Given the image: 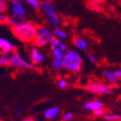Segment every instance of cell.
Masks as SVG:
<instances>
[{"label": "cell", "instance_id": "6da1fadb", "mask_svg": "<svg viewBox=\"0 0 121 121\" xmlns=\"http://www.w3.org/2000/svg\"><path fill=\"white\" fill-rule=\"evenodd\" d=\"M12 31L18 39L23 42L30 43L35 41L37 34V27L30 22L22 21L17 26L12 27Z\"/></svg>", "mask_w": 121, "mask_h": 121}, {"label": "cell", "instance_id": "7a4b0ae2", "mask_svg": "<svg viewBox=\"0 0 121 121\" xmlns=\"http://www.w3.org/2000/svg\"><path fill=\"white\" fill-rule=\"evenodd\" d=\"M61 63L63 68L73 73H76L81 70L82 66V59L76 51L68 50L64 54Z\"/></svg>", "mask_w": 121, "mask_h": 121}, {"label": "cell", "instance_id": "3957f363", "mask_svg": "<svg viewBox=\"0 0 121 121\" xmlns=\"http://www.w3.org/2000/svg\"><path fill=\"white\" fill-rule=\"evenodd\" d=\"M41 6L43 8L46 17H48L49 23L53 27L57 29V27H59L60 25V19L59 17L58 14L56 13L53 4L50 1H48V0H44V1H43Z\"/></svg>", "mask_w": 121, "mask_h": 121}, {"label": "cell", "instance_id": "277c9868", "mask_svg": "<svg viewBox=\"0 0 121 121\" xmlns=\"http://www.w3.org/2000/svg\"><path fill=\"white\" fill-rule=\"evenodd\" d=\"M53 37V34L49 30L45 27H39L37 28V34L34 42L39 47H43L47 44H49Z\"/></svg>", "mask_w": 121, "mask_h": 121}, {"label": "cell", "instance_id": "5b68a950", "mask_svg": "<svg viewBox=\"0 0 121 121\" xmlns=\"http://www.w3.org/2000/svg\"><path fill=\"white\" fill-rule=\"evenodd\" d=\"M11 17L17 20L23 21L26 16V9L21 0H11L10 4Z\"/></svg>", "mask_w": 121, "mask_h": 121}, {"label": "cell", "instance_id": "8992f818", "mask_svg": "<svg viewBox=\"0 0 121 121\" xmlns=\"http://www.w3.org/2000/svg\"><path fill=\"white\" fill-rule=\"evenodd\" d=\"M86 90L92 93H99V94H112L113 88L105 84L99 82H91L86 86Z\"/></svg>", "mask_w": 121, "mask_h": 121}, {"label": "cell", "instance_id": "52a82bcc", "mask_svg": "<svg viewBox=\"0 0 121 121\" xmlns=\"http://www.w3.org/2000/svg\"><path fill=\"white\" fill-rule=\"evenodd\" d=\"M9 61H10V65L12 66V67H15V68L35 69V66L33 65L32 63L29 62V61L25 60L23 58H22L19 54H11L10 56L9 57Z\"/></svg>", "mask_w": 121, "mask_h": 121}, {"label": "cell", "instance_id": "ba28073f", "mask_svg": "<svg viewBox=\"0 0 121 121\" xmlns=\"http://www.w3.org/2000/svg\"><path fill=\"white\" fill-rule=\"evenodd\" d=\"M14 45L10 43V41L0 36V50L1 54L4 56H10L11 52L14 50Z\"/></svg>", "mask_w": 121, "mask_h": 121}, {"label": "cell", "instance_id": "9c48e42d", "mask_svg": "<svg viewBox=\"0 0 121 121\" xmlns=\"http://www.w3.org/2000/svg\"><path fill=\"white\" fill-rule=\"evenodd\" d=\"M30 59L31 60L32 64L34 65V64H40V63H42L44 60L45 57H44V55L43 53H41L37 48H33L30 50Z\"/></svg>", "mask_w": 121, "mask_h": 121}, {"label": "cell", "instance_id": "30bf717a", "mask_svg": "<svg viewBox=\"0 0 121 121\" xmlns=\"http://www.w3.org/2000/svg\"><path fill=\"white\" fill-rule=\"evenodd\" d=\"M104 103L102 101L99 100H93V101H88V102H86V103L83 105V108L86 109V110H88V111H95V110H98V109L103 108Z\"/></svg>", "mask_w": 121, "mask_h": 121}, {"label": "cell", "instance_id": "8fae6325", "mask_svg": "<svg viewBox=\"0 0 121 121\" xmlns=\"http://www.w3.org/2000/svg\"><path fill=\"white\" fill-rule=\"evenodd\" d=\"M59 113H60V109L57 106H52L43 112V116L47 119H52L58 116Z\"/></svg>", "mask_w": 121, "mask_h": 121}, {"label": "cell", "instance_id": "7c38bea8", "mask_svg": "<svg viewBox=\"0 0 121 121\" xmlns=\"http://www.w3.org/2000/svg\"><path fill=\"white\" fill-rule=\"evenodd\" d=\"M102 73H103V77L106 79L110 84L116 83L117 81H118V80L115 78V76H114L113 71L109 70V69H105V70H103Z\"/></svg>", "mask_w": 121, "mask_h": 121}, {"label": "cell", "instance_id": "4fadbf2b", "mask_svg": "<svg viewBox=\"0 0 121 121\" xmlns=\"http://www.w3.org/2000/svg\"><path fill=\"white\" fill-rule=\"evenodd\" d=\"M74 44L79 49H81V50H86L87 47H88V44L86 43V41L81 37L76 38L74 40Z\"/></svg>", "mask_w": 121, "mask_h": 121}, {"label": "cell", "instance_id": "5bb4252c", "mask_svg": "<svg viewBox=\"0 0 121 121\" xmlns=\"http://www.w3.org/2000/svg\"><path fill=\"white\" fill-rule=\"evenodd\" d=\"M102 117L106 121H117L121 119L120 114H117V113H106V114H104Z\"/></svg>", "mask_w": 121, "mask_h": 121}, {"label": "cell", "instance_id": "9a60e30c", "mask_svg": "<svg viewBox=\"0 0 121 121\" xmlns=\"http://www.w3.org/2000/svg\"><path fill=\"white\" fill-rule=\"evenodd\" d=\"M22 21L20 20H17V19H16V18L12 17L11 16H10V17H5V22L4 23H8L10 26H11V27H15V26H17L19 23H21Z\"/></svg>", "mask_w": 121, "mask_h": 121}, {"label": "cell", "instance_id": "2e32d148", "mask_svg": "<svg viewBox=\"0 0 121 121\" xmlns=\"http://www.w3.org/2000/svg\"><path fill=\"white\" fill-rule=\"evenodd\" d=\"M52 55H53L55 60H61L64 56V53L59 48H53L52 49Z\"/></svg>", "mask_w": 121, "mask_h": 121}, {"label": "cell", "instance_id": "e0dca14e", "mask_svg": "<svg viewBox=\"0 0 121 121\" xmlns=\"http://www.w3.org/2000/svg\"><path fill=\"white\" fill-rule=\"evenodd\" d=\"M54 34L58 38H62V39H65L68 36L67 33L65 31H63V30H60V29H56V30H54Z\"/></svg>", "mask_w": 121, "mask_h": 121}, {"label": "cell", "instance_id": "ac0fdd59", "mask_svg": "<svg viewBox=\"0 0 121 121\" xmlns=\"http://www.w3.org/2000/svg\"><path fill=\"white\" fill-rule=\"evenodd\" d=\"M26 3L34 9H39L41 7V4L38 0H26Z\"/></svg>", "mask_w": 121, "mask_h": 121}, {"label": "cell", "instance_id": "d6986e66", "mask_svg": "<svg viewBox=\"0 0 121 121\" xmlns=\"http://www.w3.org/2000/svg\"><path fill=\"white\" fill-rule=\"evenodd\" d=\"M60 41L59 40L58 38L53 37V39H52V41L50 42L49 44L51 45L52 48H58L59 45H60Z\"/></svg>", "mask_w": 121, "mask_h": 121}, {"label": "cell", "instance_id": "ffe728a7", "mask_svg": "<svg viewBox=\"0 0 121 121\" xmlns=\"http://www.w3.org/2000/svg\"><path fill=\"white\" fill-rule=\"evenodd\" d=\"M53 68H54V69H55V70H60V68H62V63H61V60H55V59H54Z\"/></svg>", "mask_w": 121, "mask_h": 121}, {"label": "cell", "instance_id": "44dd1931", "mask_svg": "<svg viewBox=\"0 0 121 121\" xmlns=\"http://www.w3.org/2000/svg\"><path fill=\"white\" fill-rule=\"evenodd\" d=\"M7 10V4L4 0H0V13L3 14Z\"/></svg>", "mask_w": 121, "mask_h": 121}, {"label": "cell", "instance_id": "7402d4cb", "mask_svg": "<svg viewBox=\"0 0 121 121\" xmlns=\"http://www.w3.org/2000/svg\"><path fill=\"white\" fill-rule=\"evenodd\" d=\"M58 86L60 89H66L68 87V82H67L66 80L61 79V80H60V81H58Z\"/></svg>", "mask_w": 121, "mask_h": 121}, {"label": "cell", "instance_id": "603a6c76", "mask_svg": "<svg viewBox=\"0 0 121 121\" xmlns=\"http://www.w3.org/2000/svg\"><path fill=\"white\" fill-rule=\"evenodd\" d=\"M10 64V61H9V58L7 56H0V65H8Z\"/></svg>", "mask_w": 121, "mask_h": 121}, {"label": "cell", "instance_id": "cb8c5ba5", "mask_svg": "<svg viewBox=\"0 0 121 121\" xmlns=\"http://www.w3.org/2000/svg\"><path fill=\"white\" fill-rule=\"evenodd\" d=\"M93 114L94 115V116H96V117L103 116L104 114H105V111L103 110V108L98 109V110H95V111H93Z\"/></svg>", "mask_w": 121, "mask_h": 121}, {"label": "cell", "instance_id": "d4e9b609", "mask_svg": "<svg viewBox=\"0 0 121 121\" xmlns=\"http://www.w3.org/2000/svg\"><path fill=\"white\" fill-rule=\"evenodd\" d=\"M73 112H66V113L63 115L62 119H63V121H68L73 119Z\"/></svg>", "mask_w": 121, "mask_h": 121}, {"label": "cell", "instance_id": "484cf974", "mask_svg": "<svg viewBox=\"0 0 121 121\" xmlns=\"http://www.w3.org/2000/svg\"><path fill=\"white\" fill-rule=\"evenodd\" d=\"M89 6H90L92 9H94V10H100L101 9V4H99V3L91 2Z\"/></svg>", "mask_w": 121, "mask_h": 121}, {"label": "cell", "instance_id": "4316f807", "mask_svg": "<svg viewBox=\"0 0 121 121\" xmlns=\"http://www.w3.org/2000/svg\"><path fill=\"white\" fill-rule=\"evenodd\" d=\"M88 59L93 63L97 61V57H96L95 55H94V54H93V53H89L88 54Z\"/></svg>", "mask_w": 121, "mask_h": 121}, {"label": "cell", "instance_id": "83f0119b", "mask_svg": "<svg viewBox=\"0 0 121 121\" xmlns=\"http://www.w3.org/2000/svg\"><path fill=\"white\" fill-rule=\"evenodd\" d=\"M22 113H23V109H22V107L17 106V107L15 109V114L17 117H20L21 115H22Z\"/></svg>", "mask_w": 121, "mask_h": 121}, {"label": "cell", "instance_id": "f1b7e54d", "mask_svg": "<svg viewBox=\"0 0 121 121\" xmlns=\"http://www.w3.org/2000/svg\"><path fill=\"white\" fill-rule=\"evenodd\" d=\"M113 74L117 80H119L121 78V70L120 69H117V70L113 71Z\"/></svg>", "mask_w": 121, "mask_h": 121}, {"label": "cell", "instance_id": "f546056e", "mask_svg": "<svg viewBox=\"0 0 121 121\" xmlns=\"http://www.w3.org/2000/svg\"><path fill=\"white\" fill-rule=\"evenodd\" d=\"M58 48H59V49H60V50L62 51V52H64V51L67 49V46H66V44L64 43L60 42V45H59V47H58Z\"/></svg>", "mask_w": 121, "mask_h": 121}, {"label": "cell", "instance_id": "4dcf8cb0", "mask_svg": "<svg viewBox=\"0 0 121 121\" xmlns=\"http://www.w3.org/2000/svg\"><path fill=\"white\" fill-rule=\"evenodd\" d=\"M5 22V16L4 14H1L0 13V24L1 23H4Z\"/></svg>", "mask_w": 121, "mask_h": 121}, {"label": "cell", "instance_id": "1f68e13d", "mask_svg": "<svg viewBox=\"0 0 121 121\" xmlns=\"http://www.w3.org/2000/svg\"><path fill=\"white\" fill-rule=\"evenodd\" d=\"M103 0H91V2H95V3H99V4H100Z\"/></svg>", "mask_w": 121, "mask_h": 121}, {"label": "cell", "instance_id": "d6a6232c", "mask_svg": "<svg viewBox=\"0 0 121 121\" xmlns=\"http://www.w3.org/2000/svg\"><path fill=\"white\" fill-rule=\"evenodd\" d=\"M23 121H35V120H34V119H32V118H29V119H23Z\"/></svg>", "mask_w": 121, "mask_h": 121}, {"label": "cell", "instance_id": "836d02e7", "mask_svg": "<svg viewBox=\"0 0 121 121\" xmlns=\"http://www.w3.org/2000/svg\"><path fill=\"white\" fill-rule=\"evenodd\" d=\"M4 1H5V0H4Z\"/></svg>", "mask_w": 121, "mask_h": 121}]
</instances>
